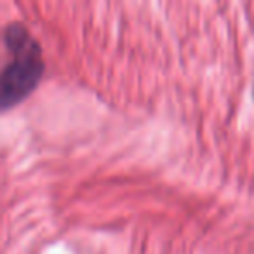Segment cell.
<instances>
[{
	"mask_svg": "<svg viewBox=\"0 0 254 254\" xmlns=\"http://www.w3.org/2000/svg\"><path fill=\"white\" fill-rule=\"evenodd\" d=\"M9 61L0 70V113L14 108L37 89L46 70L42 47L21 23H11L4 32Z\"/></svg>",
	"mask_w": 254,
	"mask_h": 254,
	"instance_id": "6da1fadb",
	"label": "cell"
}]
</instances>
